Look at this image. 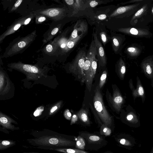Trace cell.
<instances>
[{
  "mask_svg": "<svg viewBox=\"0 0 153 153\" xmlns=\"http://www.w3.org/2000/svg\"><path fill=\"white\" fill-rule=\"evenodd\" d=\"M46 150L55 151L62 153H90L84 150L74 148H48Z\"/></svg>",
  "mask_w": 153,
  "mask_h": 153,
  "instance_id": "obj_17",
  "label": "cell"
},
{
  "mask_svg": "<svg viewBox=\"0 0 153 153\" xmlns=\"http://www.w3.org/2000/svg\"><path fill=\"white\" fill-rule=\"evenodd\" d=\"M143 8H141L138 10L135 14V16H138L140 15L143 11Z\"/></svg>",
  "mask_w": 153,
  "mask_h": 153,
  "instance_id": "obj_38",
  "label": "cell"
},
{
  "mask_svg": "<svg viewBox=\"0 0 153 153\" xmlns=\"http://www.w3.org/2000/svg\"><path fill=\"white\" fill-rule=\"evenodd\" d=\"M81 36H78L75 39L71 40L68 41L66 45V52L67 53L72 49L79 41L81 38Z\"/></svg>",
  "mask_w": 153,
  "mask_h": 153,
  "instance_id": "obj_22",
  "label": "cell"
},
{
  "mask_svg": "<svg viewBox=\"0 0 153 153\" xmlns=\"http://www.w3.org/2000/svg\"><path fill=\"white\" fill-rule=\"evenodd\" d=\"M79 135L83 138L85 143V149L97 151L105 146L108 143L105 136L99 132L90 133L80 131Z\"/></svg>",
  "mask_w": 153,
  "mask_h": 153,
  "instance_id": "obj_3",
  "label": "cell"
},
{
  "mask_svg": "<svg viewBox=\"0 0 153 153\" xmlns=\"http://www.w3.org/2000/svg\"><path fill=\"white\" fill-rule=\"evenodd\" d=\"M44 50L45 53L48 55H57L56 49L51 41L45 47Z\"/></svg>",
  "mask_w": 153,
  "mask_h": 153,
  "instance_id": "obj_20",
  "label": "cell"
},
{
  "mask_svg": "<svg viewBox=\"0 0 153 153\" xmlns=\"http://www.w3.org/2000/svg\"><path fill=\"white\" fill-rule=\"evenodd\" d=\"M133 118V116L132 115H128L127 117V119L128 120H131Z\"/></svg>",
  "mask_w": 153,
  "mask_h": 153,
  "instance_id": "obj_41",
  "label": "cell"
},
{
  "mask_svg": "<svg viewBox=\"0 0 153 153\" xmlns=\"http://www.w3.org/2000/svg\"><path fill=\"white\" fill-rule=\"evenodd\" d=\"M86 56V53L84 51H79L69 67L71 71L77 76L81 80L83 78V68Z\"/></svg>",
  "mask_w": 153,
  "mask_h": 153,
  "instance_id": "obj_8",
  "label": "cell"
},
{
  "mask_svg": "<svg viewBox=\"0 0 153 153\" xmlns=\"http://www.w3.org/2000/svg\"><path fill=\"white\" fill-rule=\"evenodd\" d=\"M102 153H114L111 151H106V152H103Z\"/></svg>",
  "mask_w": 153,
  "mask_h": 153,
  "instance_id": "obj_43",
  "label": "cell"
},
{
  "mask_svg": "<svg viewBox=\"0 0 153 153\" xmlns=\"http://www.w3.org/2000/svg\"><path fill=\"white\" fill-rule=\"evenodd\" d=\"M100 89L99 85H97L95 91L93 98L94 107L102 123L110 128L112 123V117L105 107Z\"/></svg>",
  "mask_w": 153,
  "mask_h": 153,
  "instance_id": "obj_4",
  "label": "cell"
},
{
  "mask_svg": "<svg viewBox=\"0 0 153 153\" xmlns=\"http://www.w3.org/2000/svg\"><path fill=\"white\" fill-rule=\"evenodd\" d=\"M89 5L91 7L102 4H105L111 1V0H88Z\"/></svg>",
  "mask_w": 153,
  "mask_h": 153,
  "instance_id": "obj_24",
  "label": "cell"
},
{
  "mask_svg": "<svg viewBox=\"0 0 153 153\" xmlns=\"http://www.w3.org/2000/svg\"><path fill=\"white\" fill-rule=\"evenodd\" d=\"M107 76V71L106 70L104 71L101 74L98 85L100 89L105 84Z\"/></svg>",
  "mask_w": 153,
  "mask_h": 153,
  "instance_id": "obj_25",
  "label": "cell"
},
{
  "mask_svg": "<svg viewBox=\"0 0 153 153\" xmlns=\"http://www.w3.org/2000/svg\"><path fill=\"white\" fill-rule=\"evenodd\" d=\"M68 10L66 7L50 8L38 10L33 11L36 15H42L46 16L53 22H56L65 17Z\"/></svg>",
  "mask_w": 153,
  "mask_h": 153,
  "instance_id": "obj_6",
  "label": "cell"
},
{
  "mask_svg": "<svg viewBox=\"0 0 153 153\" xmlns=\"http://www.w3.org/2000/svg\"><path fill=\"white\" fill-rule=\"evenodd\" d=\"M116 141L119 144L126 147L134 146V140L131 136L125 134H120L114 137Z\"/></svg>",
  "mask_w": 153,
  "mask_h": 153,
  "instance_id": "obj_13",
  "label": "cell"
},
{
  "mask_svg": "<svg viewBox=\"0 0 153 153\" xmlns=\"http://www.w3.org/2000/svg\"><path fill=\"white\" fill-rule=\"evenodd\" d=\"M64 115L65 118L68 120H70L71 118V113L68 109L65 110L64 113Z\"/></svg>",
  "mask_w": 153,
  "mask_h": 153,
  "instance_id": "obj_32",
  "label": "cell"
},
{
  "mask_svg": "<svg viewBox=\"0 0 153 153\" xmlns=\"http://www.w3.org/2000/svg\"><path fill=\"white\" fill-rule=\"evenodd\" d=\"M96 52L95 46L91 45L86 54L83 68V76L81 82H85L89 92L91 91L93 79L95 76L91 68V60L93 55Z\"/></svg>",
  "mask_w": 153,
  "mask_h": 153,
  "instance_id": "obj_5",
  "label": "cell"
},
{
  "mask_svg": "<svg viewBox=\"0 0 153 153\" xmlns=\"http://www.w3.org/2000/svg\"><path fill=\"white\" fill-rule=\"evenodd\" d=\"M33 138L27 141L33 147L45 149L48 148H72L75 147L76 137L62 134L49 130L31 133Z\"/></svg>",
  "mask_w": 153,
  "mask_h": 153,
  "instance_id": "obj_1",
  "label": "cell"
},
{
  "mask_svg": "<svg viewBox=\"0 0 153 153\" xmlns=\"http://www.w3.org/2000/svg\"><path fill=\"white\" fill-rule=\"evenodd\" d=\"M146 71L149 74H151L152 73V70L150 66L148 65L146 67Z\"/></svg>",
  "mask_w": 153,
  "mask_h": 153,
  "instance_id": "obj_37",
  "label": "cell"
},
{
  "mask_svg": "<svg viewBox=\"0 0 153 153\" xmlns=\"http://www.w3.org/2000/svg\"><path fill=\"white\" fill-rule=\"evenodd\" d=\"M35 22L36 24H40L45 21L46 19V17L42 15H36Z\"/></svg>",
  "mask_w": 153,
  "mask_h": 153,
  "instance_id": "obj_27",
  "label": "cell"
},
{
  "mask_svg": "<svg viewBox=\"0 0 153 153\" xmlns=\"http://www.w3.org/2000/svg\"><path fill=\"white\" fill-rule=\"evenodd\" d=\"M149 153H153V146Z\"/></svg>",
  "mask_w": 153,
  "mask_h": 153,
  "instance_id": "obj_44",
  "label": "cell"
},
{
  "mask_svg": "<svg viewBox=\"0 0 153 153\" xmlns=\"http://www.w3.org/2000/svg\"><path fill=\"white\" fill-rule=\"evenodd\" d=\"M100 36L101 40L104 45H105L107 41V38L106 33L102 31L100 33Z\"/></svg>",
  "mask_w": 153,
  "mask_h": 153,
  "instance_id": "obj_28",
  "label": "cell"
},
{
  "mask_svg": "<svg viewBox=\"0 0 153 153\" xmlns=\"http://www.w3.org/2000/svg\"><path fill=\"white\" fill-rule=\"evenodd\" d=\"M138 91L139 94L140 96H142L144 94V90L142 86H140L139 87Z\"/></svg>",
  "mask_w": 153,
  "mask_h": 153,
  "instance_id": "obj_36",
  "label": "cell"
},
{
  "mask_svg": "<svg viewBox=\"0 0 153 153\" xmlns=\"http://www.w3.org/2000/svg\"><path fill=\"white\" fill-rule=\"evenodd\" d=\"M44 110L43 107L41 106L38 108L33 113L35 117H37L40 115L42 112Z\"/></svg>",
  "mask_w": 153,
  "mask_h": 153,
  "instance_id": "obj_31",
  "label": "cell"
},
{
  "mask_svg": "<svg viewBox=\"0 0 153 153\" xmlns=\"http://www.w3.org/2000/svg\"><path fill=\"white\" fill-rule=\"evenodd\" d=\"M62 24H59L50 27L43 35L42 45L51 41L53 38L60 33L62 27Z\"/></svg>",
  "mask_w": 153,
  "mask_h": 153,
  "instance_id": "obj_12",
  "label": "cell"
},
{
  "mask_svg": "<svg viewBox=\"0 0 153 153\" xmlns=\"http://www.w3.org/2000/svg\"><path fill=\"white\" fill-rule=\"evenodd\" d=\"M123 100V99L118 90H114L112 98V103L113 107L117 111H120Z\"/></svg>",
  "mask_w": 153,
  "mask_h": 153,
  "instance_id": "obj_15",
  "label": "cell"
},
{
  "mask_svg": "<svg viewBox=\"0 0 153 153\" xmlns=\"http://www.w3.org/2000/svg\"><path fill=\"white\" fill-rule=\"evenodd\" d=\"M107 17L106 15L104 14H100L97 16L98 19L100 20L105 19Z\"/></svg>",
  "mask_w": 153,
  "mask_h": 153,
  "instance_id": "obj_35",
  "label": "cell"
},
{
  "mask_svg": "<svg viewBox=\"0 0 153 153\" xmlns=\"http://www.w3.org/2000/svg\"><path fill=\"white\" fill-rule=\"evenodd\" d=\"M23 1V0H18L16 1L12 7V8L10 10L9 12H13L16 10L17 8L20 5Z\"/></svg>",
  "mask_w": 153,
  "mask_h": 153,
  "instance_id": "obj_30",
  "label": "cell"
},
{
  "mask_svg": "<svg viewBox=\"0 0 153 153\" xmlns=\"http://www.w3.org/2000/svg\"><path fill=\"white\" fill-rule=\"evenodd\" d=\"M88 5V0H74L73 5L70 6L73 10L72 15L76 14L79 11L85 10Z\"/></svg>",
  "mask_w": 153,
  "mask_h": 153,
  "instance_id": "obj_14",
  "label": "cell"
},
{
  "mask_svg": "<svg viewBox=\"0 0 153 153\" xmlns=\"http://www.w3.org/2000/svg\"><path fill=\"white\" fill-rule=\"evenodd\" d=\"M79 118L84 124L87 125L90 124L87 111L83 108L80 109L77 113Z\"/></svg>",
  "mask_w": 153,
  "mask_h": 153,
  "instance_id": "obj_18",
  "label": "cell"
},
{
  "mask_svg": "<svg viewBox=\"0 0 153 153\" xmlns=\"http://www.w3.org/2000/svg\"><path fill=\"white\" fill-rule=\"evenodd\" d=\"M9 66L24 72L37 74L42 69L37 66L25 64L20 62L12 63L8 65Z\"/></svg>",
  "mask_w": 153,
  "mask_h": 153,
  "instance_id": "obj_10",
  "label": "cell"
},
{
  "mask_svg": "<svg viewBox=\"0 0 153 153\" xmlns=\"http://www.w3.org/2000/svg\"><path fill=\"white\" fill-rule=\"evenodd\" d=\"M111 39L113 49L114 51H117L120 45L119 42L116 36H113Z\"/></svg>",
  "mask_w": 153,
  "mask_h": 153,
  "instance_id": "obj_26",
  "label": "cell"
},
{
  "mask_svg": "<svg viewBox=\"0 0 153 153\" xmlns=\"http://www.w3.org/2000/svg\"><path fill=\"white\" fill-rule=\"evenodd\" d=\"M127 50L130 52H133L135 50V48L132 47L129 48H128Z\"/></svg>",
  "mask_w": 153,
  "mask_h": 153,
  "instance_id": "obj_40",
  "label": "cell"
},
{
  "mask_svg": "<svg viewBox=\"0 0 153 153\" xmlns=\"http://www.w3.org/2000/svg\"><path fill=\"white\" fill-rule=\"evenodd\" d=\"M68 40L64 34L62 33L51 41L56 49L57 55H62L67 53L66 45Z\"/></svg>",
  "mask_w": 153,
  "mask_h": 153,
  "instance_id": "obj_9",
  "label": "cell"
},
{
  "mask_svg": "<svg viewBox=\"0 0 153 153\" xmlns=\"http://www.w3.org/2000/svg\"><path fill=\"white\" fill-rule=\"evenodd\" d=\"M78 117L77 115L74 114L72 117L70 125H71L74 124L78 120Z\"/></svg>",
  "mask_w": 153,
  "mask_h": 153,
  "instance_id": "obj_33",
  "label": "cell"
},
{
  "mask_svg": "<svg viewBox=\"0 0 153 153\" xmlns=\"http://www.w3.org/2000/svg\"><path fill=\"white\" fill-rule=\"evenodd\" d=\"M21 153H39L38 152H24Z\"/></svg>",
  "mask_w": 153,
  "mask_h": 153,
  "instance_id": "obj_42",
  "label": "cell"
},
{
  "mask_svg": "<svg viewBox=\"0 0 153 153\" xmlns=\"http://www.w3.org/2000/svg\"><path fill=\"white\" fill-rule=\"evenodd\" d=\"M0 124L4 128L12 131L18 130L19 128L16 127L12 124V123L17 124V123L12 119L4 116H1Z\"/></svg>",
  "mask_w": 153,
  "mask_h": 153,
  "instance_id": "obj_16",
  "label": "cell"
},
{
  "mask_svg": "<svg viewBox=\"0 0 153 153\" xmlns=\"http://www.w3.org/2000/svg\"><path fill=\"white\" fill-rule=\"evenodd\" d=\"M85 140L79 135L76 137L75 148L83 150L85 149Z\"/></svg>",
  "mask_w": 153,
  "mask_h": 153,
  "instance_id": "obj_21",
  "label": "cell"
},
{
  "mask_svg": "<svg viewBox=\"0 0 153 153\" xmlns=\"http://www.w3.org/2000/svg\"><path fill=\"white\" fill-rule=\"evenodd\" d=\"M130 33L134 35H137L138 33V31L137 29L135 28H131L130 30Z\"/></svg>",
  "mask_w": 153,
  "mask_h": 153,
  "instance_id": "obj_34",
  "label": "cell"
},
{
  "mask_svg": "<svg viewBox=\"0 0 153 153\" xmlns=\"http://www.w3.org/2000/svg\"><path fill=\"white\" fill-rule=\"evenodd\" d=\"M16 144V141L13 140H0V150H3L10 147L15 146Z\"/></svg>",
  "mask_w": 153,
  "mask_h": 153,
  "instance_id": "obj_19",
  "label": "cell"
},
{
  "mask_svg": "<svg viewBox=\"0 0 153 153\" xmlns=\"http://www.w3.org/2000/svg\"><path fill=\"white\" fill-rule=\"evenodd\" d=\"M119 65V73L120 77H122L126 72V67L122 63H120Z\"/></svg>",
  "mask_w": 153,
  "mask_h": 153,
  "instance_id": "obj_29",
  "label": "cell"
},
{
  "mask_svg": "<svg viewBox=\"0 0 153 153\" xmlns=\"http://www.w3.org/2000/svg\"><path fill=\"white\" fill-rule=\"evenodd\" d=\"M37 36L36 30L24 37L14 39L6 48L2 58H7L22 53L30 45Z\"/></svg>",
  "mask_w": 153,
  "mask_h": 153,
  "instance_id": "obj_2",
  "label": "cell"
},
{
  "mask_svg": "<svg viewBox=\"0 0 153 153\" xmlns=\"http://www.w3.org/2000/svg\"><path fill=\"white\" fill-rule=\"evenodd\" d=\"M58 108V107L57 105L54 106L51 109L50 112L51 113L53 112L57 109Z\"/></svg>",
  "mask_w": 153,
  "mask_h": 153,
  "instance_id": "obj_39",
  "label": "cell"
},
{
  "mask_svg": "<svg viewBox=\"0 0 153 153\" xmlns=\"http://www.w3.org/2000/svg\"><path fill=\"white\" fill-rule=\"evenodd\" d=\"M36 14L33 12L25 16L21 17L16 19L0 36V43L7 36L15 33L22 25L28 24L31 20L35 17Z\"/></svg>",
  "mask_w": 153,
  "mask_h": 153,
  "instance_id": "obj_7",
  "label": "cell"
},
{
  "mask_svg": "<svg viewBox=\"0 0 153 153\" xmlns=\"http://www.w3.org/2000/svg\"><path fill=\"white\" fill-rule=\"evenodd\" d=\"M94 40L95 42L96 51V55L99 64L102 66H104L106 64V59L103 47L101 43L98 39L97 34H93Z\"/></svg>",
  "mask_w": 153,
  "mask_h": 153,
  "instance_id": "obj_11",
  "label": "cell"
},
{
  "mask_svg": "<svg viewBox=\"0 0 153 153\" xmlns=\"http://www.w3.org/2000/svg\"><path fill=\"white\" fill-rule=\"evenodd\" d=\"M100 133L105 136H109L111 133V128L103 124L100 126Z\"/></svg>",
  "mask_w": 153,
  "mask_h": 153,
  "instance_id": "obj_23",
  "label": "cell"
},
{
  "mask_svg": "<svg viewBox=\"0 0 153 153\" xmlns=\"http://www.w3.org/2000/svg\"><path fill=\"white\" fill-rule=\"evenodd\" d=\"M152 13H153V7L152 8Z\"/></svg>",
  "mask_w": 153,
  "mask_h": 153,
  "instance_id": "obj_45",
  "label": "cell"
}]
</instances>
